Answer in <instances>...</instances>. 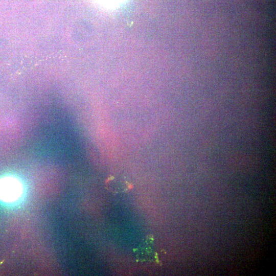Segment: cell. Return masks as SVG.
<instances>
[{"mask_svg":"<svg viewBox=\"0 0 276 276\" xmlns=\"http://www.w3.org/2000/svg\"><path fill=\"white\" fill-rule=\"evenodd\" d=\"M22 192L20 182L13 177H5L0 179V199L11 202L17 199Z\"/></svg>","mask_w":276,"mask_h":276,"instance_id":"6da1fadb","label":"cell"}]
</instances>
